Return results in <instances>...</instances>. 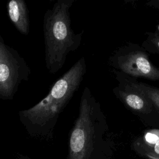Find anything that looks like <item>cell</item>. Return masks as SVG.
<instances>
[{"mask_svg":"<svg viewBox=\"0 0 159 159\" xmlns=\"http://www.w3.org/2000/svg\"><path fill=\"white\" fill-rule=\"evenodd\" d=\"M86 73V64L82 57L53 83L39 102L19 111V120L30 135L52 139L60 115L79 89Z\"/></svg>","mask_w":159,"mask_h":159,"instance_id":"1","label":"cell"},{"mask_svg":"<svg viewBox=\"0 0 159 159\" xmlns=\"http://www.w3.org/2000/svg\"><path fill=\"white\" fill-rule=\"evenodd\" d=\"M75 0H57L43 16L45 61L47 71L55 75L63 66L69 53L76 50L83 32L76 34L71 27L70 9Z\"/></svg>","mask_w":159,"mask_h":159,"instance_id":"2","label":"cell"},{"mask_svg":"<svg viewBox=\"0 0 159 159\" xmlns=\"http://www.w3.org/2000/svg\"><path fill=\"white\" fill-rule=\"evenodd\" d=\"M99 104L88 87L80 102L79 112L70 130L68 159H91L102 121Z\"/></svg>","mask_w":159,"mask_h":159,"instance_id":"3","label":"cell"},{"mask_svg":"<svg viewBox=\"0 0 159 159\" xmlns=\"http://www.w3.org/2000/svg\"><path fill=\"white\" fill-rule=\"evenodd\" d=\"M30 73L24 58L0 35V99L12 100L20 84L29 80Z\"/></svg>","mask_w":159,"mask_h":159,"instance_id":"4","label":"cell"},{"mask_svg":"<svg viewBox=\"0 0 159 159\" xmlns=\"http://www.w3.org/2000/svg\"><path fill=\"white\" fill-rule=\"evenodd\" d=\"M119 65L127 74L145 77L152 80H159V69L153 66L147 55L142 52H132L120 57Z\"/></svg>","mask_w":159,"mask_h":159,"instance_id":"5","label":"cell"},{"mask_svg":"<svg viewBox=\"0 0 159 159\" xmlns=\"http://www.w3.org/2000/svg\"><path fill=\"white\" fill-rule=\"evenodd\" d=\"M8 16L16 29L22 35H27L30 31L29 10L24 0H11L6 5Z\"/></svg>","mask_w":159,"mask_h":159,"instance_id":"6","label":"cell"},{"mask_svg":"<svg viewBox=\"0 0 159 159\" xmlns=\"http://www.w3.org/2000/svg\"><path fill=\"white\" fill-rule=\"evenodd\" d=\"M131 86L134 91L145 96L159 107V89L142 83L132 84Z\"/></svg>","mask_w":159,"mask_h":159,"instance_id":"7","label":"cell"},{"mask_svg":"<svg viewBox=\"0 0 159 159\" xmlns=\"http://www.w3.org/2000/svg\"><path fill=\"white\" fill-rule=\"evenodd\" d=\"M121 96L122 97L125 102L132 109L145 111L146 109V102L141 95L136 93H121Z\"/></svg>","mask_w":159,"mask_h":159,"instance_id":"8","label":"cell"},{"mask_svg":"<svg viewBox=\"0 0 159 159\" xmlns=\"http://www.w3.org/2000/svg\"><path fill=\"white\" fill-rule=\"evenodd\" d=\"M144 139L147 144L153 146L159 141V130L154 129L148 131L145 134Z\"/></svg>","mask_w":159,"mask_h":159,"instance_id":"9","label":"cell"},{"mask_svg":"<svg viewBox=\"0 0 159 159\" xmlns=\"http://www.w3.org/2000/svg\"><path fill=\"white\" fill-rule=\"evenodd\" d=\"M147 155L152 159H159V141L153 146L152 150Z\"/></svg>","mask_w":159,"mask_h":159,"instance_id":"10","label":"cell"},{"mask_svg":"<svg viewBox=\"0 0 159 159\" xmlns=\"http://www.w3.org/2000/svg\"><path fill=\"white\" fill-rule=\"evenodd\" d=\"M153 43H154L155 45L157 48V49L159 50V35H158L156 37H155L153 39Z\"/></svg>","mask_w":159,"mask_h":159,"instance_id":"11","label":"cell"},{"mask_svg":"<svg viewBox=\"0 0 159 159\" xmlns=\"http://www.w3.org/2000/svg\"><path fill=\"white\" fill-rule=\"evenodd\" d=\"M17 159H30V158H28V157H27L21 156V157H18V158H17Z\"/></svg>","mask_w":159,"mask_h":159,"instance_id":"12","label":"cell"},{"mask_svg":"<svg viewBox=\"0 0 159 159\" xmlns=\"http://www.w3.org/2000/svg\"><path fill=\"white\" fill-rule=\"evenodd\" d=\"M158 3H159V1H158Z\"/></svg>","mask_w":159,"mask_h":159,"instance_id":"13","label":"cell"},{"mask_svg":"<svg viewBox=\"0 0 159 159\" xmlns=\"http://www.w3.org/2000/svg\"><path fill=\"white\" fill-rule=\"evenodd\" d=\"M158 29H159V26H158Z\"/></svg>","mask_w":159,"mask_h":159,"instance_id":"14","label":"cell"}]
</instances>
